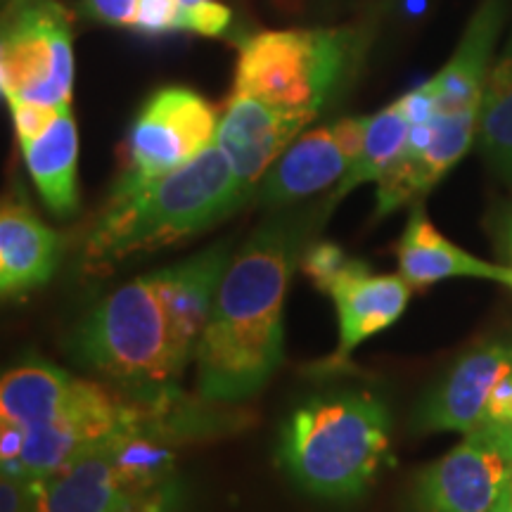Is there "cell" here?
<instances>
[{
    "mask_svg": "<svg viewBox=\"0 0 512 512\" xmlns=\"http://www.w3.org/2000/svg\"><path fill=\"white\" fill-rule=\"evenodd\" d=\"M10 105L12 112V124H15V133L19 145L31 143L41 136L46 128L53 124L60 114L62 107H53V105H41V102H31L24 98H5ZM67 107V105H64Z\"/></svg>",
    "mask_w": 512,
    "mask_h": 512,
    "instance_id": "cell-20",
    "label": "cell"
},
{
    "mask_svg": "<svg viewBox=\"0 0 512 512\" xmlns=\"http://www.w3.org/2000/svg\"><path fill=\"white\" fill-rule=\"evenodd\" d=\"M408 133H411V119H408L401 98L373 114V117H368L366 140H363L361 155L351 164L347 176L337 183L330 204H337L351 190L358 188V185L380 181L384 171L396 162V157L406 147Z\"/></svg>",
    "mask_w": 512,
    "mask_h": 512,
    "instance_id": "cell-19",
    "label": "cell"
},
{
    "mask_svg": "<svg viewBox=\"0 0 512 512\" xmlns=\"http://www.w3.org/2000/svg\"><path fill=\"white\" fill-rule=\"evenodd\" d=\"M178 15H181L178 0H140L136 29L150 36L174 31L178 29Z\"/></svg>",
    "mask_w": 512,
    "mask_h": 512,
    "instance_id": "cell-22",
    "label": "cell"
},
{
    "mask_svg": "<svg viewBox=\"0 0 512 512\" xmlns=\"http://www.w3.org/2000/svg\"><path fill=\"white\" fill-rule=\"evenodd\" d=\"M477 145L491 171L512 185V36L486 76Z\"/></svg>",
    "mask_w": 512,
    "mask_h": 512,
    "instance_id": "cell-18",
    "label": "cell"
},
{
    "mask_svg": "<svg viewBox=\"0 0 512 512\" xmlns=\"http://www.w3.org/2000/svg\"><path fill=\"white\" fill-rule=\"evenodd\" d=\"M230 19H233L230 8L216 3V0H207V3L195 5V8H181L178 29L195 31V34L202 36H221L228 29Z\"/></svg>",
    "mask_w": 512,
    "mask_h": 512,
    "instance_id": "cell-21",
    "label": "cell"
},
{
    "mask_svg": "<svg viewBox=\"0 0 512 512\" xmlns=\"http://www.w3.org/2000/svg\"><path fill=\"white\" fill-rule=\"evenodd\" d=\"M368 117H344L299 136L256 188L264 207H287L342 181L366 140Z\"/></svg>",
    "mask_w": 512,
    "mask_h": 512,
    "instance_id": "cell-11",
    "label": "cell"
},
{
    "mask_svg": "<svg viewBox=\"0 0 512 512\" xmlns=\"http://www.w3.org/2000/svg\"><path fill=\"white\" fill-rule=\"evenodd\" d=\"M512 373V339H489L467 349L420 401L415 427L420 432L477 430L491 394Z\"/></svg>",
    "mask_w": 512,
    "mask_h": 512,
    "instance_id": "cell-13",
    "label": "cell"
},
{
    "mask_svg": "<svg viewBox=\"0 0 512 512\" xmlns=\"http://www.w3.org/2000/svg\"><path fill=\"white\" fill-rule=\"evenodd\" d=\"M472 432L482 434V437L489 439L491 444H494L505 458L512 460V415L508 418V422H505V425L496 427V430H484V427H479V430H472ZM467 434H470V432H467Z\"/></svg>",
    "mask_w": 512,
    "mask_h": 512,
    "instance_id": "cell-25",
    "label": "cell"
},
{
    "mask_svg": "<svg viewBox=\"0 0 512 512\" xmlns=\"http://www.w3.org/2000/svg\"><path fill=\"white\" fill-rule=\"evenodd\" d=\"M302 240L297 219H273L230 256L195 354L204 401H245L283 363L285 297Z\"/></svg>",
    "mask_w": 512,
    "mask_h": 512,
    "instance_id": "cell-2",
    "label": "cell"
},
{
    "mask_svg": "<svg viewBox=\"0 0 512 512\" xmlns=\"http://www.w3.org/2000/svg\"><path fill=\"white\" fill-rule=\"evenodd\" d=\"M273 3L285 12H297V10H302L304 0H273Z\"/></svg>",
    "mask_w": 512,
    "mask_h": 512,
    "instance_id": "cell-28",
    "label": "cell"
},
{
    "mask_svg": "<svg viewBox=\"0 0 512 512\" xmlns=\"http://www.w3.org/2000/svg\"><path fill=\"white\" fill-rule=\"evenodd\" d=\"M392 463V418L370 392L313 396L294 408L280 430L278 465L311 496H363Z\"/></svg>",
    "mask_w": 512,
    "mask_h": 512,
    "instance_id": "cell-5",
    "label": "cell"
},
{
    "mask_svg": "<svg viewBox=\"0 0 512 512\" xmlns=\"http://www.w3.org/2000/svg\"><path fill=\"white\" fill-rule=\"evenodd\" d=\"M363 46L354 27L261 31L240 43L233 93L318 117L354 74Z\"/></svg>",
    "mask_w": 512,
    "mask_h": 512,
    "instance_id": "cell-6",
    "label": "cell"
},
{
    "mask_svg": "<svg viewBox=\"0 0 512 512\" xmlns=\"http://www.w3.org/2000/svg\"><path fill=\"white\" fill-rule=\"evenodd\" d=\"M512 460L479 432L415 477L413 512H491L508 484Z\"/></svg>",
    "mask_w": 512,
    "mask_h": 512,
    "instance_id": "cell-12",
    "label": "cell"
},
{
    "mask_svg": "<svg viewBox=\"0 0 512 512\" xmlns=\"http://www.w3.org/2000/svg\"><path fill=\"white\" fill-rule=\"evenodd\" d=\"M252 192L235 176L219 145L171 174L145 183H117L81 247V271L105 275L133 259L214 228Z\"/></svg>",
    "mask_w": 512,
    "mask_h": 512,
    "instance_id": "cell-4",
    "label": "cell"
},
{
    "mask_svg": "<svg viewBox=\"0 0 512 512\" xmlns=\"http://www.w3.org/2000/svg\"><path fill=\"white\" fill-rule=\"evenodd\" d=\"M169 413V411H166ZM81 453L50 477L36 479V512H119L171 486L169 415Z\"/></svg>",
    "mask_w": 512,
    "mask_h": 512,
    "instance_id": "cell-7",
    "label": "cell"
},
{
    "mask_svg": "<svg viewBox=\"0 0 512 512\" xmlns=\"http://www.w3.org/2000/svg\"><path fill=\"white\" fill-rule=\"evenodd\" d=\"M316 119L309 112L283 110L264 100L233 93L216 128V145L226 152L235 176L252 192L302 131Z\"/></svg>",
    "mask_w": 512,
    "mask_h": 512,
    "instance_id": "cell-14",
    "label": "cell"
},
{
    "mask_svg": "<svg viewBox=\"0 0 512 512\" xmlns=\"http://www.w3.org/2000/svg\"><path fill=\"white\" fill-rule=\"evenodd\" d=\"M19 147L46 207L57 219L74 216L79 211V128L72 105L62 107L36 140Z\"/></svg>",
    "mask_w": 512,
    "mask_h": 512,
    "instance_id": "cell-17",
    "label": "cell"
},
{
    "mask_svg": "<svg viewBox=\"0 0 512 512\" xmlns=\"http://www.w3.org/2000/svg\"><path fill=\"white\" fill-rule=\"evenodd\" d=\"M62 238L31 209L22 192L0 197V302L27 297L53 278Z\"/></svg>",
    "mask_w": 512,
    "mask_h": 512,
    "instance_id": "cell-15",
    "label": "cell"
},
{
    "mask_svg": "<svg viewBox=\"0 0 512 512\" xmlns=\"http://www.w3.org/2000/svg\"><path fill=\"white\" fill-rule=\"evenodd\" d=\"M0 512H36V484L0 472Z\"/></svg>",
    "mask_w": 512,
    "mask_h": 512,
    "instance_id": "cell-24",
    "label": "cell"
},
{
    "mask_svg": "<svg viewBox=\"0 0 512 512\" xmlns=\"http://www.w3.org/2000/svg\"><path fill=\"white\" fill-rule=\"evenodd\" d=\"M299 266L318 292L328 294L337 311V349L320 370L347 366L363 342L392 328L403 316L413 292L401 273H375L366 261L349 256L335 242L306 247Z\"/></svg>",
    "mask_w": 512,
    "mask_h": 512,
    "instance_id": "cell-9",
    "label": "cell"
},
{
    "mask_svg": "<svg viewBox=\"0 0 512 512\" xmlns=\"http://www.w3.org/2000/svg\"><path fill=\"white\" fill-rule=\"evenodd\" d=\"M501 235H503V247H505V254H508V259H510V268H512V207H510L508 211H505V219H503Z\"/></svg>",
    "mask_w": 512,
    "mask_h": 512,
    "instance_id": "cell-26",
    "label": "cell"
},
{
    "mask_svg": "<svg viewBox=\"0 0 512 512\" xmlns=\"http://www.w3.org/2000/svg\"><path fill=\"white\" fill-rule=\"evenodd\" d=\"M8 3H10V0H0V10H3Z\"/></svg>",
    "mask_w": 512,
    "mask_h": 512,
    "instance_id": "cell-30",
    "label": "cell"
},
{
    "mask_svg": "<svg viewBox=\"0 0 512 512\" xmlns=\"http://www.w3.org/2000/svg\"><path fill=\"white\" fill-rule=\"evenodd\" d=\"M178 3H181V8H195V5L207 3V0H178Z\"/></svg>",
    "mask_w": 512,
    "mask_h": 512,
    "instance_id": "cell-29",
    "label": "cell"
},
{
    "mask_svg": "<svg viewBox=\"0 0 512 512\" xmlns=\"http://www.w3.org/2000/svg\"><path fill=\"white\" fill-rule=\"evenodd\" d=\"M230 256L219 242L121 285L76 328L74 356L138 401H174Z\"/></svg>",
    "mask_w": 512,
    "mask_h": 512,
    "instance_id": "cell-1",
    "label": "cell"
},
{
    "mask_svg": "<svg viewBox=\"0 0 512 512\" xmlns=\"http://www.w3.org/2000/svg\"><path fill=\"white\" fill-rule=\"evenodd\" d=\"M3 98L72 105V15L57 0H10L0 10Z\"/></svg>",
    "mask_w": 512,
    "mask_h": 512,
    "instance_id": "cell-8",
    "label": "cell"
},
{
    "mask_svg": "<svg viewBox=\"0 0 512 512\" xmlns=\"http://www.w3.org/2000/svg\"><path fill=\"white\" fill-rule=\"evenodd\" d=\"M219 114L200 93L159 88L145 100L126 140V169L117 183H145L190 164L214 145Z\"/></svg>",
    "mask_w": 512,
    "mask_h": 512,
    "instance_id": "cell-10",
    "label": "cell"
},
{
    "mask_svg": "<svg viewBox=\"0 0 512 512\" xmlns=\"http://www.w3.org/2000/svg\"><path fill=\"white\" fill-rule=\"evenodd\" d=\"M174 401H128L105 384L27 358L0 373V425L17 446V477H50L81 453L140 430Z\"/></svg>",
    "mask_w": 512,
    "mask_h": 512,
    "instance_id": "cell-3",
    "label": "cell"
},
{
    "mask_svg": "<svg viewBox=\"0 0 512 512\" xmlns=\"http://www.w3.org/2000/svg\"><path fill=\"white\" fill-rule=\"evenodd\" d=\"M491 512H512V470H510V477H508V484H505L501 498H498L496 508Z\"/></svg>",
    "mask_w": 512,
    "mask_h": 512,
    "instance_id": "cell-27",
    "label": "cell"
},
{
    "mask_svg": "<svg viewBox=\"0 0 512 512\" xmlns=\"http://www.w3.org/2000/svg\"><path fill=\"white\" fill-rule=\"evenodd\" d=\"M83 8L110 27H136L140 0H83Z\"/></svg>",
    "mask_w": 512,
    "mask_h": 512,
    "instance_id": "cell-23",
    "label": "cell"
},
{
    "mask_svg": "<svg viewBox=\"0 0 512 512\" xmlns=\"http://www.w3.org/2000/svg\"><path fill=\"white\" fill-rule=\"evenodd\" d=\"M399 273L413 290H425L448 278H479L508 285L512 290V268L491 264L453 245L439 233V228L425 214L422 204H415L406 228L396 245Z\"/></svg>",
    "mask_w": 512,
    "mask_h": 512,
    "instance_id": "cell-16",
    "label": "cell"
}]
</instances>
